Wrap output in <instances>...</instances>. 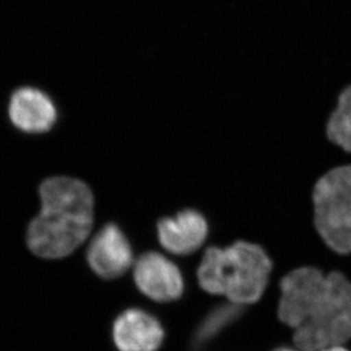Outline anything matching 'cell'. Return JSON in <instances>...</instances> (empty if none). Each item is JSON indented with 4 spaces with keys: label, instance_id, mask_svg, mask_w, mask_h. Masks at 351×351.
<instances>
[{
    "label": "cell",
    "instance_id": "cell-12",
    "mask_svg": "<svg viewBox=\"0 0 351 351\" xmlns=\"http://www.w3.org/2000/svg\"><path fill=\"white\" fill-rule=\"evenodd\" d=\"M319 351H348L346 350L345 348H342L341 346H335V347H330V348L323 349Z\"/></svg>",
    "mask_w": 351,
    "mask_h": 351
},
{
    "label": "cell",
    "instance_id": "cell-2",
    "mask_svg": "<svg viewBox=\"0 0 351 351\" xmlns=\"http://www.w3.org/2000/svg\"><path fill=\"white\" fill-rule=\"evenodd\" d=\"M39 195L41 209L27 229L29 248L43 258L70 255L93 228L91 190L80 180L55 176L43 182Z\"/></svg>",
    "mask_w": 351,
    "mask_h": 351
},
{
    "label": "cell",
    "instance_id": "cell-3",
    "mask_svg": "<svg viewBox=\"0 0 351 351\" xmlns=\"http://www.w3.org/2000/svg\"><path fill=\"white\" fill-rule=\"evenodd\" d=\"M272 262L264 249L239 241L228 248L207 249L198 269L199 285L235 305L258 302L265 291Z\"/></svg>",
    "mask_w": 351,
    "mask_h": 351
},
{
    "label": "cell",
    "instance_id": "cell-8",
    "mask_svg": "<svg viewBox=\"0 0 351 351\" xmlns=\"http://www.w3.org/2000/svg\"><path fill=\"white\" fill-rule=\"evenodd\" d=\"M159 241L167 252L190 255L205 242L208 224L195 209H186L174 217L160 219L157 226Z\"/></svg>",
    "mask_w": 351,
    "mask_h": 351
},
{
    "label": "cell",
    "instance_id": "cell-13",
    "mask_svg": "<svg viewBox=\"0 0 351 351\" xmlns=\"http://www.w3.org/2000/svg\"><path fill=\"white\" fill-rule=\"evenodd\" d=\"M274 351H300V350H293V349H290V348H278V349H275Z\"/></svg>",
    "mask_w": 351,
    "mask_h": 351
},
{
    "label": "cell",
    "instance_id": "cell-5",
    "mask_svg": "<svg viewBox=\"0 0 351 351\" xmlns=\"http://www.w3.org/2000/svg\"><path fill=\"white\" fill-rule=\"evenodd\" d=\"M8 117L22 132L40 134L53 129L58 115L53 99L45 91L34 86H22L10 96Z\"/></svg>",
    "mask_w": 351,
    "mask_h": 351
},
{
    "label": "cell",
    "instance_id": "cell-11",
    "mask_svg": "<svg viewBox=\"0 0 351 351\" xmlns=\"http://www.w3.org/2000/svg\"><path fill=\"white\" fill-rule=\"evenodd\" d=\"M242 306L230 302L229 305H223L214 309L199 326L195 335L197 343L204 345L215 338L223 328L229 326L233 321L241 315Z\"/></svg>",
    "mask_w": 351,
    "mask_h": 351
},
{
    "label": "cell",
    "instance_id": "cell-6",
    "mask_svg": "<svg viewBox=\"0 0 351 351\" xmlns=\"http://www.w3.org/2000/svg\"><path fill=\"white\" fill-rule=\"evenodd\" d=\"M134 278L138 288L156 302H172L182 295L181 272L172 262L157 252H148L138 259Z\"/></svg>",
    "mask_w": 351,
    "mask_h": 351
},
{
    "label": "cell",
    "instance_id": "cell-10",
    "mask_svg": "<svg viewBox=\"0 0 351 351\" xmlns=\"http://www.w3.org/2000/svg\"><path fill=\"white\" fill-rule=\"evenodd\" d=\"M325 134L332 145L351 156V83L339 93L326 122Z\"/></svg>",
    "mask_w": 351,
    "mask_h": 351
},
{
    "label": "cell",
    "instance_id": "cell-9",
    "mask_svg": "<svg viewBox=\"0 0 351 351\" xmlns=\"http://www.w3.org/2000/svg\"><path fill=\"white\" fill-rule=\"evenodd\" d=\"M113 335L119 351H156L164 338L156 318L140 309L123 313L114 324Z\"/></svg>",
    "mask_w": 351,
    "mask_h": 351
},
{
    "label": "cell",
    "instance_id": "cell-7",
    "mask_svg": "<svg viewBox=\"0 0 351 351\" xmlns=\"http://www.w3.org/2000/svg\"><path fill=\"white\" fill-rule=\"evenodd\" d=\"M90 267L101 278H117L132 265V250L119 226L107 224L97 233L88 249Z\"/></svg>",
    "mask_w": 351,
    "mask_h": 351
},
{
    "label": "cell",
    "instance_id": "cell-1",
    "mask_svg": "<svg viewBox=\"0 0 351 351\" xmlns=\"http://www.w3.org/2000/svg\"><path fill=\"white\" fill-rule=\"evenodd\" d=\"M278 317L293 328V341L302 351H319L351 338V283L345 275H324L302 267L280 282Z\"/></svg>",
    "mask_w": 351,
    "mask_h": 351
},
{
    "label": "cell",
    "instance_id": "cell-4",
    "mask_svg": "<svg viewBox=\"0 0 351 351\" xmlns=\"http://www.w3.org/2000/svg\"><path fill=\"white\" fill-rule=\"evenodd\" d=\"M314 223L325 243L339 254L351 252V162L335 166L315 182Z\"/></svg>",
    "mask_w": 351,
    "mask_h": 351
}]
</instances>
